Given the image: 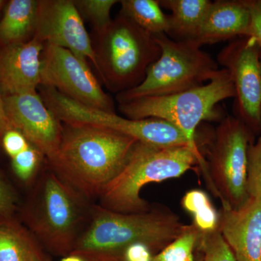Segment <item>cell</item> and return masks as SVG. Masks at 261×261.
<instances>
[{
    "instance_id": "cell-1",
    "label": "cell",
    "mask_w": 261,
    "mask_h": 261,
    "mask_svg": "<svg viewBox=\"0 0 261 261\" xmlns=\"http://www.w3.org/2000/svg\"><path fill=\"white\" fill-rule=\"evenodd\" d=\"M64 125L61 145L49 161L51 168L81 195H100L139 141L103 127Z\"/></svg>"
},
{
    "instance_id": "cell-2",
    "label": "cell",
    "mask_w": 261,
    "mask_h": 261,
    "mask_svg": "<svg viewBox=\"0 0 261 261\" xmlns=\"http://www.w3.org/2000/svg\"><path fill=\"white\" fill-rule=\"evenodd\" d=\"M186 226L178 215L159 204L139 214H121L97 206L90 224L80 233L72 253L85 260H110L121 257L127 247L137 243L161 251Z\"/></svg>"
},
{
    "instance_id": "cell-3",
    "label": "cell",
    "mask_w": 261,
    "mask_h": 261,
    "mask_svg": "<svg viewBox=\"0 0 261 261\" xmlns=\"http://www.w3.org/2000/svg\"><path fill=\"white\" fill-rule=\"evenodd\" d=\"M197 164L203 168L205 161L199 148L191 145L161 147L137 142L121 171L99 196L102 207L121 214L147 212L152 205L141 197L144 187L180 177Z\"/></svg>"
},
{
    "instance_id": "cell-4",
    "label": "cell",
    "mask_w": 261,
    "mask_h": 261,
    "mask_svg": "<svg viewBox=\"0 0 261 261\" xmlns=\"http://www.w3.org/2000/svg\"><path fill=\"white\" fill-rule=\"evenodd\" d=\"M93 34L96 69L113 93L140 85L149 66L161 56V49L154 36L121 13L106 28Z\"/></svg>"
},
{
    "instance_id": "cell-5",
    "label": "cell",
    "mask_w": 261,
    "mask_h": 261,
    "mask_svg": "<svg viewBox=\"0 0 261 261\" xmlns=\"http://www.w3.org/2000/svg\"><path fill=\"white\" fill-rule=\"evenodd\" d=\"M235 97L234 87L227 70L206 84L171 95L145 97L120 103L118 110L130 119L158 118L176 127L195 146L196 130L201 122L219 116L216 107L221 101Z\"/></svg>"
},
{
    "instance_id": "cell-6",
    "label": "cell",
    "mask_w": 261,
    "mask_h": 261,
    "mask_svg": "<svg viewBox=\"0 0 261 261\" xmlns=\"http://www.w3.org/2000/svg\"><path fill=\"white\" fill-rule=\"evenodd\" d=\"M161 49L143 82L117 94L118 104L145 97L171 95L203 85L219 73V64L193 41H176L166 34L153 35Z\"/></svg>"
},
{
    "instance_id": "cell-7",
    "label": "cell",
    "mask_w": 261,
    "mask_h": 261,
    "mask_svg": "<svg viewBox=\"0 0 261 261\" xmlns=\"http://www.w3.org/2000/svg\"><path fill=\"white\" fill-rule=\"evenodd\" d=\"M80 195L54 170L44 173L25 213L32 233L56 251H72L83 219Z\"/></svg>"
},
{
    "instance_id": "cell-8",
    "label": "cell",
    "mask_w": 261,
    "mask_h": 261,
    "mask_svg": "<svg viewBox=\"0 0 261 261\" xmlns=\"http://www.w3.org/2000/svg\"><path fill=\"white\" fill-rule=\"evenodd\" d=\"M255 138L235 116L226 117L216 128L204 174L222 207L238 209L249 199L247 153Z\"/></svg>"
},
{
    "instance_id": "cell-9",
    "label": "cell",
    "mask_w": 261,
    "mask_h": 261,
    "mask_svg": "<svg viewBox=\"0 0 261 261\" xmlns=\"http://www.w3.org/2000/svg\"><path fill=\"white\" fill-rule=\"evenodd\" d=\"M43 100L60 121L66 124H87L103 127L133 137L139 142L161 147L192 145L176 127L158 118L130 119L116 113H109L84 106L60 93L42 87Z\"/></svg>"
},
{
    "instance_id": "cell-10",
    "label": "cell",
    "mask_w": 261,
    "mask_h": 261,
    "mask_svg": "<svg viewBox=\"0 0 261 261\" xmlns=\"http://www.w3.org/2000/svg\"><path fill=\"white\" fill-rule=\"evenodd\" d=\"M40 86L56 89L84 106L115 113L112 98L103 90L88 62L65 48L44 44Z\"/></svg>"
},
{
    "instance_id": "cell-11",
    "label": "cell",
    "mask_w": 261,
    "mask_h": 261,
    "mask_svg": "<svg viewBox=\"0 0 261 261\" xmlns=\"http://www.w3.org/2000/svg\"><path fill=\"white\" fill-rule=\"evenodd\" d=\"M218 64L227 70L235 90V116L255 137L261 135L260 49L251 37L233 39L217 57Z\"/></svg>"
},
{
    "instance_id": "cell-12",
    "label": "cell",
    "mask_w": 261,
    "mask_h": 261,
    "mask_svg": "<svg viewBox=\"0 0 261 261\" xmlns=\"http://www.w3.org/2000/svg\"><path fill=\"white\" fill-rule=\"evenodd\" d=\"M72 0H39L34 37L71 51L97 68L92 39Z\"/></svg>"
},
{
    "instance_id": "cell-13",
    "label": "cell",
    "mask_w": 261,
    "mask_h": 261,
    "mask_svg": "<svg viewBox=\"0 0 261 261\" xmlns=\"http://www.w3.org/2000/svg\"><path fill=\"white\" fill-rule=\"evenodd\" d=\"M10 128L21 132L29 143L51 161L63 137L61 122L37 92L3 97Z\"/></svg>"
},
{
    "instance_id": "cell-14",
    "label": "cell",
    "mask_w": 261,
    "mask_h": 261,
    "mask_svg": "<svg viewBox=\"0 0 261 261\" xmlns=\"http://www.w3.org/2000/svg\"><path fill=\"white\" fill-rule=\"evenodd\" d=\"M44 44L33 37L27 42L0 46V92L3 97L37 92L41 84Z\"/></svg>"
},
{
    "instance_id": "cell-15",
    "label": "cell",
    "mask_w": 261,
    "mask_h": 261,
    "mask_svg": "<svg viewBox=\"0 0 261 261\" xmlns=\"http://www.w3.org/2000/svg\"><path fill=\"white\" fill-rule=\"evenodd\" d=\"M220 232L237 261H261V200L249 197L241 207H222Z\"/></svg>"
},
{
    "instance_id": "cell-16",
    "label": "cell",
    "mask_w": 261,
    "mask_h": 261,
    "mask_svg": "<svg viewBox=\"0 0 261 261\" xmlns=\"http://www.w3.org/2000/svg\"><path fill=\"white\" fill-rule=\"evenodd\" d=\"M250 15L244 0L212 2L193 42L205 44L248 37Z\"/></svg>"
},
{
    "instance_id": "cell-17",
    "label": "cell",
    "mask_w": 261,
    "mask_h": 261,
    "mask_svg": "<svg viewBox=\"0 0 261 261\" xmlns=\"http://www.w3.org/2000/svg\"><path fill=\"white\" fill-rule=\"evenodd\" d=\"M161 7L171 10L166 35L173 40L194 41L212 1L159 0Z\"/></svg>"
},
{
    "instance_id": "cell-18",
    "label": "cell",
    "mask_w": 261,
    "mask_h": 261,
    "mask_svg": "<svg viewBox=\"0 0 261 261\" xmlns=\"http://www.w3.org/2000/svg\"><path fill=\"white\" fill-rule=\"evenodd\" d=\"M34 238L14 216H0V261H46Z\"/></svg>"
},
{
    "instance_id": "cell-19",
    "label": "cell",
    "mask_w": 261,
    "mask_h": 261,
    "mask_svg": "<svg viewBox=\"0 0 261 261\" xmlns=\"http://www.w3.org/2000/svg\"><path fill=\"white\" fill-rule=\"evenodd\" d=\"M39 0H11L0 20V46L27 42L34 37Z\"/></svg>"
},
{
    "instance_id": "cell-20",
    "label": "cell",
    "mask_w": 261,
    "mask_h": 261,
    "mask_svg": "<svg viewBox=\"0 0 261 261\" xmlns=\"http://www.w3.org/2000/svg\"><path fill=\"white\" fill-rule=\"evenodd\" d=\"M120 4L119 13L141 29L152 35L167 33L168 15L163 13L159 0H122Z\"/></svg>"
},
{
    "instance_id": "cell-21",
    "label": "cell",
    "mask_w": 261,
    "mask_h": 261,
    "mask_svg": "<svg viewBox=\"0 0 261 261\" xmlns=\"http://www.w3.org/2000/svg\"><path fill=\"white\" fill-rule=\"evenodd\" d=\"M182 207L192 215L194 226L200 233H209L219 227V214L206 192L192 190L182 197Z\"/></svg>"
},
{
    "instance_id": "cell-22",
    "label": "cell",
    "mask_w": 261,
    "mask_h": 261,
    "mask_svg": "<svg viewBox=\"0 0 261 261\" xmlns=\"http://www.w3.org/2000/svg\"><path fill=\"white\" fill-rule=\"evenodd\" d=\"M200 231L193 224L187 225L183 232L161 251L152 257V261H185L193 255Z\"/></svg>"
},
{
    "instance_id": "cell-23",
    "label": "cell",
    "mask_w": 261,
    "mask_h": 261,
    "mask_svg": "<svg viewBox=\"0 0 261 261\" xmlns=\"http://www.w3.org/2000/svg\"><path fill=\"white\" fill-rule=\"evenodd\" d=\"M120 1L116 0H73L82 18L90 23L93 33L100 32L111 23L113 7Z\"/></svg>"
},
{
    "instance_id": "cell-24",
    "label": "cell",
    "mask_w": 261,
    "mask_h": 261,
    "mask_svg": "<svg viewBox=\"0 0 261 261\" xmlns=\"http://www.w3.org/2000/svg\"><path fill=\"white\" fill-rule=\"evenodd\" d=\"M197 244L203 252L201 261H237L219 228L212 232H200Z\"/></svg>"
},
{
    "instance_id": "cell-25",
    "label": "cell",
    "mask_w": 261,
    "mask_h": 261,
    "mask_svg": "<svg viewBox=\"0 0 261 261\" xmlns=\"http://www.w3.org/2000/svg\"><path fill=\"white\" fill-rule=\"evenodd\" d=\"M247 161V193L261 200V135L249 146Z\"/></svg>"
},
{
    "instance_id": "cell-26",
    "label": "cell",
    "mask_w": 261,
    "mask_h": 261,
    "mask_svg": "<svg viewBox=\"0 0 261 261\" xmlns=\"http://www.w3.org/2000/svg\"><path fill=\"white\" fill-rule=\"evenodd\" d=\"M42 153L30 145L25 150L13 157L12 168L17 176L24 181H29L37 171Z\"/></svg>"
},
{
    "instance_id": "cell-27",
    "label": "cell",
    "mask_w": 261,
    "mask_h": 261,
    "mask_svg": "<svg viewBox=\"0 0 261 261\" xmlns=\"http://www.w3.org/2000/svg\"><path fill=\"white\" fill-rule=\"evenodd\" d=\"M1 141L5 152L11 159L23 152L31 145L23 134L14 128L7 130Z\"/></svg>"
},
{
    "instance_id": "cell-28",
    "label": "cell",
    "mask_w": 261,
    "mask_h": 261,
    "mask_svg": "<svg viewBox=\"0 0 261 261\" xmlns=\"http://www.w3.org/2000/svg\"><path fill=\"white\" fill-rule=\"evenodd\" d=\"M250 15L248 37L256 42L261 51V0H244Z\"/></svg>"
},
{
    "instance_id": "cell-29",
    "label": "cell",
    "mask_w": 261,
    "mask_h": 261,
    "mask_svg": "<svg viewBox=\"0 0 261 261\" xmlns=\"http://www.w3.org/2000/svg\"><path fill=\"white\" fill-rule=\"evenodd\" d=\"M16 204L17 197L14 191L0 173V216H13Z\"/></svg>"
},
{
    "instance_id": "cell-30",
    "label": "cell",
    "mask_w": 261,
    "mask_h": 261,
    "mask_svg": "<svg viewBox=\"0 0 261 261\" xmlns=\"http://www.w3.org/2000/svg\"><path fill=\"white\" fill-rule=\"evenodd\" d=\"M152 250L144 243H137L129 245L122 254L123 261H152Z\"/></svg>"
},
{
    "instance_id": "cell-31",
    "label": "cell",
    "mask_w": 261,
    "mask_h": 261,
    "mask_svg": "<svg viewBox=\"0 0 261 261\" xmlns=\"http://www.w3.org/2000/svg\"><path fill=\"white\" fill-rule=\"evenodd\" d=\"M10 128L9 122H8V118L5 114L3 97L0 92V140H2L5 132Z\"/></svg>"
},
{
    "instance_id": "cell-32",
    "label": "cell",
    "mask_w": 261,
    "mask_h": 261,
    "mask_svg": "<svg viewBox=\"0 0 261 261\" xmlns=\"http://www.w3.org/2000/svg\"><path fill=\"white\" fill-rule=\"evenodd\" d=\"M61 261H86V260L80 255L72 254V255H68V256L62 259Z\"/></svg>"
},
{
    "instance_id": "cell-33",
    "label": "cell",
    "mask_w": 261,
    "mask_h": 261,
    "mask_svg": "<svg viewBox=\"0 0 261 261\" xmlns=\"http://www.w3.org/2000/svg\"><path fill=\"white\" fill-rule=\"evenodd\" d=\"M185 261H194V257L193 255L192 256L189 257V258H187L186 260Z\"/></svg>"
},
{
    "instance_id": "cell-34",
    "label": "cell",
    "mask_w": 261,
    "mask_h": 261,
    "mask_svg": "<svg viewBox=\"0 0 261 261\" xmlns=\"http://www.w3.org/2000/svg\"><path fill=\"white\" fill-rule=\"evenodd\" d=\"M260 59H261V51H260Z\"/></svg>"
}]
</instances>
